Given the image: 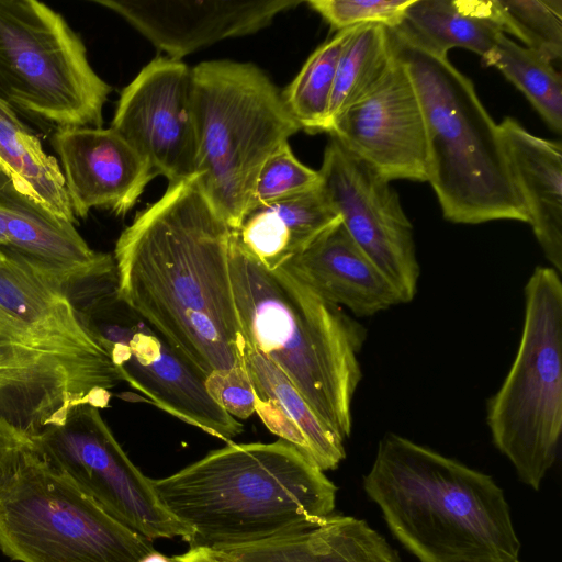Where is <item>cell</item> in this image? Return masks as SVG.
<instances>
[{
  "mask_svg": "<svg viewBox=\"0 0 562 562\" xmlns=\"http://www.w3.org/2000/svg\"><path fill=\"white\" fill-rule=\"evenodd\" d=\"M77 307L79 316L132 387L151 404L231 442L241 423L211 396L205 375L116 294V281Z\"/></svg>",
  "mask_w": 562,
  "mask_h": 562,
  "instance_id": "10",
  "label": "cell"
},
{
  "mask_svg": "<svg viewBox=\"0 0 562 562\" xmlns=\"http://www.w3.org/2000/svg\"><path fill=\"white\" fill-rule=\"evenodd\" d=\"M15 344L0 327V366L5 364L14 352Z\"/></svg>",
  "mask_w": 562,
  "mask_h": 562,
  "instance_id": "36",
  "label": "cell"
},
{
  "mask_svg": "<svg viewBox=\"0 0 562 562\" xmlns=\"http://www.w3.org/2000/svg\"><path fill=\"white\" fill-rule=\"evenodd\" d=\"M503 33L551 63L562 55V0H493Z\"/></svg>",
  "mask_w": 562,
  "mask_h": 562,
  "instance_id": "30",
  "label": "cell"
},
{
  "mask_svg": "<svg viewBox=\"0 0 562 562\" xmlns=\"http://www.w3.org/2000/svg\"><path fill=\"white\" fill-rule=\"evenodd\" d=\"M414 0H308L306 3L333 29L339 31L364 24L398 26Z\"/></svg>",
  "mask_w": 562,
  "mask_h": 562,
  "instance_id": "32",
  "label": "cell"
},
{
  "mask_svg": "<svg viewBox=\"0 0 562 562\" xmlns=\"http://www.w3.org/2000/svg\"><path fill=\"white\" fill-rule=\"evenodd\" d=\"M206 387L215 402L236 419H247L256 412V394L245 367L206 378Z\"/></svg>",
  "mask_w": 562,
  "mask_h": 562,
  "instance_id": "33",
  "label": "cell"
},
{
  "mask_svg": "<svg viewBox=\"0 0 562 562\" xmlns=\"http://www.w3.org/2000/svg\"><path fill=\"white\" fill-rule=\"evenodd\" d=\"M395 53L416 89L426 126L427 181L453 223H529L498 124L471 80L401 24L389 29Z\"/></svg>",
  "mask_w": 562,
  "mask_h": 562,
  "instance_id": "5",
  "label": "cell"
},
{
  "mask_svg": "<svg viewBox=\"0 0 562 562\" xmlns=\"http://www.w3.org/2000/svg\"><path fill=\"white\" fill-rule=\"evenodd\" d=\"M496 67L529 100L544 122L562 131V77L553 63L501 34L492 50L482 58Z\"/></svg>",
  "mask_w": 562,
  "mask_h": 562,
  "instance_id": "28",
  "label": "cell"
},
{
  "mask_svg": "<svg viewBox=\"0 0 562 562\" xmlns=\"http://www.w3.org/2000/svg\"><path fill=\"white\" fill-rule=\"evenodd\" d=\"M170 562H222L215 553L207 548H190L183 554L175 555Z\"/></svg>",
  "mask_w": 562,
  "mask_h": 562,
  "instance_id": "35",
  "label": "cell"
},
{
  "mask_svg": "<svg viewBox=\"0 0 562 562\" xmlns=\"http://www.w3.org/2000/svg\"><path fill=\"white\" fill-rule=\"evenodd\" d=\"M537 267L525 285L520 342L499 390L487 403L495 447L533 490L557 460L562 432V281Z\"/></svg>",
  "mask_w": 562,
  "mask_h": 562,
  "instance_id": "8",
  "label": "cell"
},
{
  "mask_svg": "<svg viewBox=\"0 0 562 562\" xmlns=\"http://www.w3.org/2000/svg\"><path fill=\"white\" fill-rule=\"evenodd\" d=\"M14 187L11 181L0 173V201H4L13 191Z\"/></svg>",
  "mask_w": 562,
  "mask_h": 562,
  "instance_id": "38",
  "label": "cell"
},
{
  "mask_svg": "<svg viewBox=\"0 0 562 562\" xmlns=\"http://www.w3.org/2000/svg\"><path fill=\"white\" fill-rule=\"evenodd\" d=\"M79 404L54 357L15 345L13 357L0 366V417L30 440L63 425Z\"/></svg>",
  "mask_w": 562,
  "mask_h": 562,
  "instance_id": "23",
  "label": "cell"
},
{
  "mask_svg": "<svg viewBox=\"0 0 562 562\" xmlns=\"http://www.w3.org/2000/svg\"><path fill=\"white\" fill-rule=\"evenodd\" d=\"M212 551L222 562H401L366 520L334 514L304 531Z\"/></svg>",
  "mask_w": 562,
  "mask_h": 562,
  "instance_id": "22",
  "label": "cell"
},
{
  "mask_svg": "<svg viewBox=\"0 0 562 562\" xmlns=\"http://www.w3.org/2000/svg\"><path fill=\"white\" fill-rule=\"evenodd\" d=\"M196 179L235 229L265 161L301 130L279 90L257 66L231 60L192 68Z\"/></svg>",
  "mask_w": 562,
  "mask_h": 562,
  "instance_id": "6",
  "label": "cell"
},
{
  "mask_svg": "<svg viewBox=\"0 0 562 562\" xmlns=\"http://www.w3.org/2000/svg\"><path fill=\"white\" fill-rule=\"evenodd\" d=\"M319 186L318 170L302 164L294 156L288 142L279 147L259 170L247 210L288 199Z\"/></svg>",
  "mask_w": 562,
  "mask_h": 562,
  "instance_id": "31",
  "label": "cell"
},
{
  "mask_svg": "<svg viewBox=\"0 0 562 562\" xmlns=\"http://www.w3.org/2000/svg\"><path fill=\"white\" fill-rule=\"evenodd\" d=\"M321 187L348 234L398 292L411 302L420 268L413 226L390 181L330 138L322 167Z\"/></svg>",
  "mask_w": 562,
  "mask_h": 562,
  "instance_id": "13",
  "label": "cell"
},
{
  "mask_svg": "<svg viewBox=\"0 0 562 562\" xmlns=\"http://www.w3.org/2000/svg\"><path fill=\"white\" fill-rule=\"evenodd\" d=\"M0 327L15 345L57 359L82 404L106 407L110 391L123 381L66 289L4 247H0Z\"/></svg>",
  "mask_w": 562,
  "mask_h": 562,
  "instance_id": "11",
  "label": "cell"
},
{
  "mask_svg": "<svg viewBox=\"0 0 562 562\" xmlns=\"http://www.w3.org/2000/svg\"><path fill=\"white\" fill-rule=\"evenodd\" d=\"M244 367L256 394V414L281 440L322 471L345 459V441L311 409L285 374L255 348L245 345Z\"/></svg>",
  "mask_w": 562,
  "mask_h": 562,
  "instance_id": "21",
  "label": "cell"
},
{
  "mask_svg": "<svg viewBox=\"0 0 562 562\" xmlns=\"http://www.w3.org/2000/svg\"><path fill=\"white\" fill-rule=\"evenodd\" d=\"M0 173L14 189L50 215L77 224L57 159L0 97Z\"/></svg>",
  "mask_w": 562,
  "mask_h": 562,
  "instance_id": "25",
  "label": "cell"
},
{
  "mask_svg": "<svg viewBox=\"0 0 562 562\" xmlns=\"http://www.w3.org/2000/svg\"><path fill=\"white\" fill-rule=\"evenodd\" d=\"M229 270L246 344L285 374L330 430L348 439L366 328L290 265L268 269L233 236Z\"/></svg>",
  "mask_w": 562,
  "mask_h": 562,
  "instance_id": "3",
  "label": "cell"
},
{
  "mask_svg": "<svg viewBox=\"0 0 562 562\" xmlns=\"http://www.w3.org/2000/svg\"><path fill=\"white\" fill-rule=\"evenodd\" d=\"M33 449L121 524L148 538L180 537L189 530L161 504L153 480L130 460L99 408L76 405L67 420L31 438Z\"/></svg>",
  "mask_w": 562,
  "mask_h": 562,
  "instance_id": "12",
  "label": "cell"
},
{
  "mask_svg": "<svg viewBox=\"0 0 562 562\" xmlns=\"http://www.w3.org/2000/svg\"><path fill=\"white\" fill-rule=\"evenodd\" d=\"M4 248L55 278L75 303L116 279L113 256L91 249L74 224L45 212L15 189L4 201Z\"/></svg>",
  "mask_w": 562,
  "mask_h": 562,
  "instance_id": "18",
  "label": "cell"
},
{
  "mask_svg": "<svg viewBox=\"0 0 562 562\" xmlns=\"http://www.w3.org/2000/svg\"><path fill=\"white\" fill-rule=\"evenodd\" d=\"M52 144L76 220L86 218L94 207L125 215L157 176L111 127L57 130Z\"/></svg>",
  "mask_w": 562,
  "mask_h": 562,
  "instance_id": "17",
  "label": "cell"
},
{
  "mask_svg": "<svg viewBox=\"0 0 562 562\" xmlns=\"http://www.w3.org/2000/svg\"><path fill=\"white\" fill-rule=\"evenodd\" d=\"M363 488L419 562H515L520 541L492 476L397 434L379 441Z\"/></svg>",
  "mask_w": 562,
  "mask_h": 562,
  "instance_id": "4",
  "label": "cell"
},
{
  "mask_svg": "<svg viewBox=\"0 0 562 562\" xmlns=\"http://www.w3.org/2000/svg\"><path fill=\"white\" fill-rule=\"evenodd\" d=\"M340 221L322 187L245 212L233 238L268 269L284 266Z\"/></svg>",
  "mask_w": 562,
  "mask_h": 562,
  "instance_id": "24",
  "label": "cell"
},
{
  "mask_svg": "<svg viewBox=\"0 0 562 562\" xmlns=\"http://www.w3.org/2000/svg\"><path fill=\"white\" fill-rule=\"evenodd\" d=\"M328 133L387 181H427L424 114L412 78L396 53L382 79L345 110Z\"/></svg>",
  "mask_w": 562,
  "mask_h": 562,
  "instance_id": "15",
  "label": "cell"
},
{
  "mask_svg": "<svg viewBox=\"0 0 562 562\" xmlns=\"http://www.w3.org/2000/svg\"><path fill=\"white\" fill-rule=\"evenodd\" d=\"M4 201H0V247H7L8 243H9L8 234H7V223H5V216H4Z\"/></svg>",
  "mask_w": 562,
  "mask_h": 562,
  "instance_id": "37",
  "label": "cell"
},
{
  "mask_svg": "<svg viewBox=\"0 0 562 562\" xmlns=\"http://www.w3.org/2000/svg\"><path fill=\"white\" fill-rule=\"evenodd\" d=\"M401 25L423 45L446 56L461 47L483 58L504 34L493 0H414Z\"/></svg>",
  "mask_w": 562,
  "mask_h": 562,
  "instance_id": "26",
  "label": "cell"
},
{
  "mask_svg": "<svg viewBox=\"0 0 562 562\" xmlns=\"http://www.w3.org/2000/svg\"><path fill=\"white\" fill-rule=\"evenodd\" d=\"M515 562H519V561H515Z\"/></svg>",
  "mask_w": 562,
  "mask_h": 562,
  "instance_id": "40",
  "label": "cell"
},
{
  "mask_svg": "<svg viewBox=\"0 0 562 562\" xmlns=\"http://www.w3.org/2000/svg\"><path fill=\"white\" fill-rule=\"evenodd\" d=\"M181 60L220 41L254 34L301 0H91Z\"/></svg>",
  "mask_w": 562,
  "mask_h": 562,
  "instance_id": "16",
  "label": "cell"
},
{
  "mask_svg": "<svg viewBox=\"0 0 562 562\" xmlns=\"http://www.w3.org/2000/svg\"><path fill=\"white\" fill-rule=\"evenodd\" d=\"M164 507L190 532V548L261 542L317 527L337 486L290 443H232L153 480Z\"/></svg>",
  "mask_w": 562,
  "mask_h": 562,
  "instance_id": "2",
  "label": "cell"
},
{
  "mask_svg": "<svg viewBox=\"0 0 562 562\" xmlns=\"http://www.w3.org/2000/svg\"><path fill=\"white\" fill-rule=\"evenodd\" d=\"M356 27L339 31L316 48L281 93L290 115L310 133L326 132L339 56Z\"/></svg>",
  "mask_w": 562,
  "mask_h": 562,
  "instance_id": "29",
  "label": "cell"
},
{
  "mask_svg": "<svg viewBox=\"0 0 562 562\" xmlns=\"http://www.w3.org/2000/svg\"><path fill=\"white\" fill-rule=\"evenodd\" d=\"M232 228L196 176L169 184L114 247L116 294L205 378L244 366L229 270Z\"/></svg>",
  "mask_w": 562,
  "mask_h": 562,
  "instance_id": "1",
  "label": "cell"
},
{
  "mask_svg": "<svg viewBox=\"0 0 562 562\" xmlns=\"http://www.w3.org/2000/svg\"><path fill=\"white\" fill-rule=\"evenodd\" d=\"M139 562H170V559L155 550L143 558Z\"/></svg>",
  "mask_w": 562,
  "mask_h": 562,
  "instance_id": "39",
  "label": "cell"
},
{
  "mask_svg": "<svg viewBox=\"0 0 562 562\" xmlns=\"http://www.w3.org/2000/svg\"><path fill=\"white\" fill-rule=\"evenodd\" d=\"M288 265L324 299L356 316H371L403 303L396 289L353 241L341 221Z\"/></svg>",
  "mask_w": 562,
  "mask_h": 562,
  "instance_id": "19",
  "label": "cell"
},
{
  "mask_svg": "<svg viewBox=\"0 0 562 562\" xmlns=\"http://www.w3.org/2000/svg\"><path fill=\"white\" fill-rule=\"evenodd\" d=\"M32 441L0 417V474L12 467Z\"/></svg>",
  "mask_w": 562,
  "mask_h": 562,
  "instance_id": "34",
  "label": "cell"
},
{
  "mask_svg": "<svg viewBox=\"0 0 562 562\" xmlns=\"http://www.w3.org/2000/svg\"><path fill=\"white\" fill-rule=\"evenodd\" d=\"M0 89L57 130L102 127L112 91L65 18L36 0H0Z\"/></svg>",
  "mask_w": 562,
  "mask_h": 562,
  "instance_id": "9",
  "label": "cell"
},
{
  "mask_svg": "<svg viewBox=\"0 0 562 562\" xmlns=\"http://www.w3.org/2000/svg\"><path fill=\"white\" fill-rule=\"evenodd\" d=\"M529 224L552 268L562 271V147L532 135L513 117L498 124Z\"/></svg>",
  "mask_w": 562,
  "mask_h": 562,
  "instance_id": "20",
  "label": "cell"
},
{
  "mask_svg": "<svg viewBox=\"0 0 562 562\" xmlns=\"http://www.w3.org/2000/svg\"><path fill=\"white\" fill-rule=\"evenodd\" d=\"M111 128L169 184L195 177L192 68L168 56L149 61L122 90Z\"/></svg>",
  "mask_w": 562,
  "mask_h": 562,
  "instance_id": "14",
  "label": "cell"
},
{
  "mask_svg": "<svg viewBox=\"0 0 562 562\" xmlns=\"http://www.w3.org/2000/svg\"><path fill=\"white\" fill-rule=\"evenodd\" d=\"M394 56L387 27L380 24L356 27L339 56L326 133L345 110L359 101L382 79Z\"/></svg>",
  "mask_w": 562,
  "mask_h": 562,
  "instance_id": "27",
  "label": "cell"
},
{
  "mask_svg": "<svg viewBox=\"0 0 562 562\" xmlns=\"http://www.w3.org/2000/svg\"><path fill=\"white\" fill-rule=\"evenodd\" d=\"M0 550L19 562H139L155 551L33 447L0 474Z\"/></svg>",
  "mask_w": 562,
  "mask_h": 562,
  "instance_id": "7",
  "label": "cell"
}]
</instances>
